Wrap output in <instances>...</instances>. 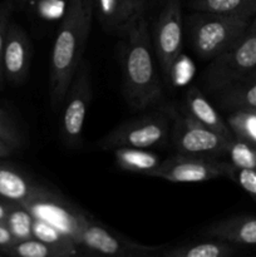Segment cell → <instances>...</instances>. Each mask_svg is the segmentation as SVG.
<instances>
[{"instance_id": "836d02e7", "label": "cell", "mask_w": 256, "mask_h": 257, "mask_svg": "<svg viewBox=\"0 0 256 257\" xmlns=\"http://www.w3.org/2000/svg\"><path fill=\"white\" fill-rule=\"evenodd\" d=\"M29 2H32V3H35V4H37L38 2H42V0H29Z\"/></svg>"}, {"instance_id": "5bb4252c", "label": "cell", "mask_w": 256, "mask_h": 257, "mask_svg": "<svg viewBox=\"0 0 256 257\" xmlns=\"http://www.w3.org/2000/svg\"><path fill=\"white\" fill-rule=\"evenodd\" d=\"M185 108L188 114L192 115L196 120L202 123L203 125L211 128L225 137L233 138L227 122L221 117L215 105L208 100L202 89H200L198 87L192 85L187 89L185 94Z\"/></svg>"}, {"instance_id": "ba28073f", "label": "cell", "mask_w": 256, "mask_h": 257, "mask_svg": "<svg viewBox=\"0 0 256 257\" xmlns=\"http://www.w3.org/2000/svg\"><path fill=\"white\" fill-rule=\"evenodd\" d=\"M183 18L180 0H166L153 29V50L163 78L170 80L182 52Z\"/></svg>"}, {"instance_id": "4fadbf2b", "label": "cell", "mask_w": 256, "mask_h": 257, "mask_svg": "<svg viewBox=\"0 0 256 257\" xmlns=\"http://www.w3.org/2000/svg\"><path fill=\"white\" fill-rule=\"evenodd\" d=\"M207 237L220 238L241 247L256 246V215H240L218 220L202 230Z\"/></svg>"}, {"instance_id": "9c48e42d", "label": "cell", "mask_w": 256, "mask_h": 257, "mask_svg": "<svg viewBox=\"0 0 256 257\" xmlns=\"http://www.w3.org/2000/svg\"><path fill=\"white\" fill-rule=\"evenodd\" d=\"M233 166L216 157L177 153L162 161L152 177L173 183H196L231 177Z\"/></svg>"}, {"instance_id": "4dcf8cb0", "label": "cell", "mask_w": 256, "mask_h": 257, "mask_svg": "<svg viewBox=\"0 0 256 257\" xmlns=\"http://www.w3.org/2000/svg\"><path fill=\"white\" fill-rule=\"evenodd\" d=\"M9 201H7L5 203H0V222H4L5 217H7L8 208H9Z\"/></svg>"}, {"instance_id": "f1b7e54d", "label": "cell", "mask_w": 256, "mask_h": 257, "mask_svg": "<svg viewBox=\"0 0 256 257\" xmlns=\"http://www.w3.org/2000/svg\"><path fill=\"white\" fill-rule=\"evenodd\" d=\"M15 241L17 240L12 235L8 226L4 222H0V253L3 255V251L9 247L10 245H13Z\"/></svg>"}, {"instance_id": "44dd1931", "label": "cell", "mask_w": 256, "mask_h": 257, "mask_svg": "<svg viewBox=\"0 0 256 257\" xmlns=\"http://www.w3.org/2000/svg\"><path fill=\"white\" fill-rule=\"evenodd\" d=\"M4 256L12 257H70V252L55 246L48 245L35 237L15 241L3 251Z\"/></svg>"}, {"instance_id": "6da1fadb", "label": "cell", "mask_w": 256, "mask_h": 257, "mask_svg": "<svg viewBox=\"0 0 256 257\" xmlns=\"http://www.w3.org/2000/svg\"><path fill=\"white\" fill-rule=\"evenodd\" d=\"M94 13L90 0H68L50 54L49 102L60 109L78 69Z\"/></svg>"}, {"instance_id": "7402d4cb", "label": "cell", "mask_w": 256, "mask_h": 257, "mask_svg": "<svg viewBox=\"0 0 256 257\" xmlns=\"http://www.w3.org/2000/svg\"><path fill=\"white\" fill-rule=\"evenodd\" d=\"M33 236L37 240L43 241L48 245L67 250L72 256L79 255V250L82 248L67 233L60 231L59 228L54 227L50 223L45 222V221L39 220V218H34V221H33Z\"/></svg>"}, {"instance_id": "d6986e66", "label": "cell", "mask_w": 256, "mask_h": 257, "mask_svg": "<svg viewBox=\"0 0 256 257\" xmlns=\"http://www.w3.org/2000/svg\"><path fill=\"white\" fill-rule=\"evenodd\" d=\"M114 160L118 167L123 171L152 177L153 172L161 165L160 156L151 152L147 148L122 147L113 150Z\"/></svg>"}, {"instance_id": "52a82bcc", "label": "cell", "mask_w": 256, "mask_h": 257, "mask_svg": "<svg viewBox=\"0 0 256 257\" xmlns=\"http://www.w3.org/2000/svg\"><path fill=\"white\" fill-rule=\"evenodd\" d=\"M78 243L82 248L103 256L148 257L157 256L163 245H143L113 232L83 211L79 220Z\"/></svg>"}, {"instance_id": "484cf974", "label": "cell", "mask_w": 256, "mask_h": 257, "mask_svg": "<svg viewBox=\"0 0 256 257\" xmlns=\"http://www.w3.org/2000/svg\"><path fill=\"white\" fill-rule=\"evenodd\" d=\"M0 141L14 151L18 150L23 142L19 128L3 109H0Z\"/></svg>"}, {"instance_id": "83f0119b", "label": "cell", "mask_w": 256, "mask_h": 257, "mask_svg": "<svg viewBox=\"0 0 256 257\" xmlns=\"http://www.w3.org/2000/svg\"><path fill=\"white\" fill-rule=\"evenodd\" d=\"M231 180L235 181L256 202V168H233Z\"/></svg>"}, {"instance_id": "30bf717a", "label": "cell", "mask_w": 256, "mask_h": 257, "mask_svg": "<svg viewBox=\"0 0 256 257\" xmlns=\"http://www.w3.org/2000/svg\"><path fill=\"white\" fill-rule=\"evenodd\" d=\"M232 138H227L202 123L187 112L177 113L172 125V141L178 153L225 157Z\"/></svg>"}, {"instance_id": "d6a6232c", "label": "cell", "mask_w": 256, "mask_h": 257, "mask_svg": "<svg viewBox=\"0 0 256 257\" xmlns=\"http://www.w3.org/2000/svg\"><path fill=\"white\" fill-rule=\"evenodd\" d=\"M248 32L256 35V13H255V15L252 17V19H251L250 25H248Z\"/></svg>"}, {"instance_id": "5b68a950", "label": "cell", "mask_w": 256, "mask_h": 257, "mask_svg": "<svg viewBox=\"0 0 256 257\" xmlns=\"http://www.w3.org/2000/svg\"><path fill=\"white\" fill-rule=\"evenodd\" d=\"M170 119L161 112L143 114L117 125L97 142V148L113 151L122 147L150 148L161 146L170 135Z\"/></svg>"}, {"instance_id": "2e32d148", "label": "cell", "mask_w": 256, "mask_h": 257, "mask_svg": "<svg viewBox=\"0 0 256 257\" xmlns=\"http://www.w3.org/2000/svg\"><path fill=\"white\" fill-rule=\"evenodd\" d=\"M213 99L226 112L256 108V67L230 88L213 95Z\"/></svg>"}, {"instance_id": "ffe728a7", "label": "cell", "mask_w": 256, "mask_h": 257, "mask_svg": "<svg viewBox=\"0 0 256 257\" xmlns=\"http://www.w3.org/2000/svg\"><path fill=\"white\" fill-rule=\"evenodd\" d=\"M188 8L195 12H210L251 20L256 13V0H191Z\"/></svg>"}, {"instance_id": "e0dca14e", "label": "cell", "mask_w": 256, "mask_h": 257, "mask_svg": "<svg viewBox=\"0 0 256 257\" xmlns=\"http://www.w3.org/2000/svg\"><path fill=\"white\" fill-rule=\"evenodd\" d=\"M43 186L10 166L0 163V198L23 205Z\"/></svg>"}, {"instance_id": "d4e9b609", "label": "cell", "mask_w": 256, "mask_h": 257, "mask_svg": "<svg viewBox=\"0 0 256 257\" xmlns=\"http://www.w3.org/2000/svg\"><path fill=\"white\" fill-rule=\"evenodd\" d=\"M225 157L236 168H256V145L233 137Z\"/></svg>"}, {"instance_id": "4316f807", "label": "cell", "mask_w": 256, "mask_h": 257, "mask_svg": "<svg viewBox=\"0 0 256 257\" xmlns=\"http://www.w3.org/2000/svg\"><path fill=\"white\" fill-rule=\"evenodd\" d=\"M13 9H14V7H13V3L10 0H7L3 4H0V88L3 87L5 82L4 69H3V54H4L8 28L12 22Z\"/></svg>"}, {"instance_id": "3957f363", "label": "cell", "mask_w": 256, "mask_h": 257, "mask_svg": "<svg viewBox=\"0 0 256 257\" xmlns=\"http://www.w3.org/2000/svg\"><path fill=\"white\" fill-rule=\"evenodd\" d=\"M250 22L233 15L193 10L187 18L193 52L203 60L213 59L230 49L248 32Z\"/></svg>"}, {"instance_id": "603a6c76", "label": "cell", "mask_w": 256, "mask_h": 257, "mask_svg": "<svg viewBox=\"0 0 256 257\" xmlns=\"http://www.w3.org/2000/svg\"><path fill=\"white\" fill-rule=\"evenodd\" d=\"M226 122L233 137L256 145V108L232 110Z\"/></svg>"}, {"instance_id": "8992f818", "label": "cell", "mask_w": 256, "mask_h": 257, "mask_svg": "<svg viewBox=\"0 0 256 257\" xmlns=\"http://www.w3.org/2000/svg\"><path fill=\"white\" fill-rule=\"evenodd\" d=\"M93 95L92 74L89 63L85 58L80 60L78 69L73 77L64 102H63L60 135L64 146L75 150L82 146V135L85 117L89 109Z\"/></svg>"}, {"instance_id": "ac0fdd59", "label": "cell", "mask_w": 256, "mask_h": 257, "mask_svg": "<svg viewBox=\"0 0 256 257\" xmlns=\"http://www.w3.org/2000/svg\"><path fill=\"white\" fill-rule=\"evenodd\" d=\"M103 27L123 30L137 13L136 0H90Z\"/></svg>"}, {"instance_id": "cb8c5ba5", "label": "cell", "mask_w": 256, "mask_h": 257, "mask_svg": "<svg viewBox=\"0 0 256 257\" xmlns=\"http://www.w3.org/2000/svg\"><path fill=\"white\" fill-rule=\"evenodd\" d=\"M33 221H34V217L24 206L14 202L9 203L4 223L8 226L15 240L20 241L34 237Z\"/></svg>"}, {"instance_id": "f546056e", "label": "cell", "mask_w": 256, "mask_h": 257, "mask_svg": "<svg viewBox=\"0 0 256 257\" xmlns=\"http://www.w3.org/2000/svg\"><path fill=\"white\" fill-rule=\"evenodd\" d=\"M13 152H14V150L12 147L0 141V157H9Z\"/></svg>"}, {"instance_id": "7c38bea8", "label": "cell", "mask_w": 256, "mask_h": 257, "mask_svg": "<svg viewBox=\"0 0 256 257\" xmlns=\"http://www.w3.org/2000/svg\"><path fill=\"white\" fill-rule=\"evenodd\" d=\"M33 47L29 35L19 24L10 22L3 54L5 82L20 85L28 79L32 64Z\"/></svg>"}, {"instance_id": "7a4b0ae2", "label": "cell", "mask_w": 256, "mask_h": 257, "mask_svg": "<svg viewBox=\"0 0 256 257\" xmlns=\"http://www.w3.org/2000/svg\"><path fill=\"white\" fill-rule=\"evenodd\" d=\"M122 54V92L131 108L143 110L162 98L161 77L153 59V44L143 13L128 22Z\"/></svg>"}, {"instance_id": "8fae6325", "label": "cell", "mask_w": 256, "mask_h": 257, "mask_svg": "<svg viewBox=\"0 0 256 257\" xmlns=\"http://www.w3.org/2000/svg\"><path fill=\"white\" fill-rule=\"evenodd\" d=\"M23 206L32 213L33 217L59 228L78 243L79 220L83 210L72 205L59 192L43 186L30 200L23 203Z\"/></svg>"}, {"instance_id": "9a60e30c", "label": "cell", "mask_w": 256, "mask_h": 257, "mask_svg": "<svg viewBox=\"0 0 256 257\" xmlns=\"http://www.w3.org/2000/svg\"><path fill=\"white\" fill-rule=\"evenodd\" d=\"M241 246L220 238L196 241L177 246H162L157 257H232L242 252Z\"/></svg>"}, {"instance_id": "277c9868", "label": "cell", "mask_w": 256, "mask_h": 257, "mask_svg": "<svg viewBox=\"0 0 256 257\" xmlns=\"http://www.w3.org/2000/svg\"><path fill=\"white\" fill-rule=\"evenodd\" d=\"M256 67V35L247 32L235 45L210 60L201 84L213 97L227 89Z\"/></svg>"}, {"instance_id": "1f68e13d", "label": "cell", "mask_w": 256, "mask_h": 257, "mask_svg": "<svg viewBox=\"0 0 256 257\" xmlns=\"http://www.w3.org/2000/svg\"><path fill=\"white\" fill-rule=\"evenodd\" d=\"M146 3H147V0H136L138 14L143 13V10H145V7H146Z\"/></svg>"}]
</instances>
